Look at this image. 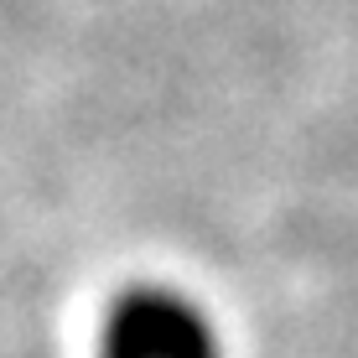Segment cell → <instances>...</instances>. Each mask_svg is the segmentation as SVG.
<instances>
[{
    "instance_id": "6da1fadb",
    "label": "cell",
    "mask_w": 358,
    "mask_h": 358,
    "mask_svg": "<svg viewBox=\"0 0 358 358\" xmlns=\"http://www.w3.org/2000/svg\"><path fill=\"white\" fill-rule=\"evenodd\" d=\"M99 358H218V332L197 301L141 286L109 306Z\"/></svg>"
}]
</instances>
